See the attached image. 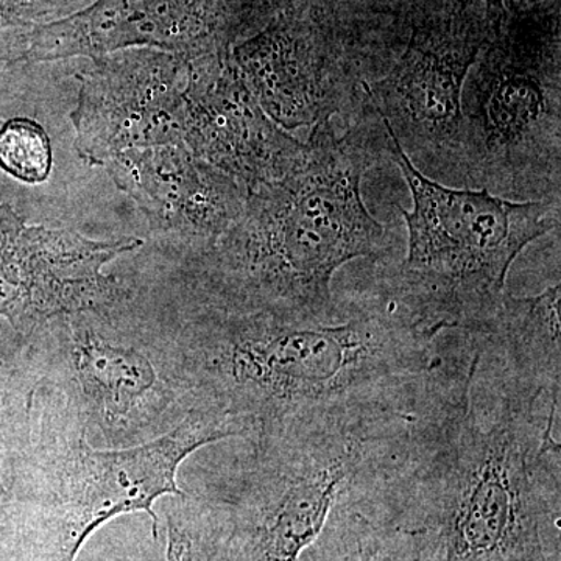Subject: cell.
Instances as JSON below:
<instances>
[{"label": "cell", "mask_w": 561, "mask_h": 561, "mask_svg": "<svg viewBox=\"0 0 561 561\" xmlns=\"http://www.w3.org/2000/svg\"><path fill=\"white\" fill-rule=\"evenodd\" d=\"M157 335L176 381L243 424L250 442L317 421L415 416L451 378L437 337L386 291L324 320L187 300L180 327Z\"/></svg>", "instance_id": "obj_1"}, {"label": "cell", "mask_w": 561, "mask_h": 561, "mask_svg": "<svg viewBox=\"0 0 561 561\" xmlns=\"http://www.w3.org/2000/svg\"><path fill=\"white\" fill-rule=\"evenodd\" d=\"M472 348L375 500L420 561H560V404L500 386L481 405Z\"/></svg>", "instance_id": "obj_2"}, {"label": "cell", "mask_w": 561, "mask_h": 561, "mask_svg": "<svg viewBox=\"0 0 561 561\" xmlns=\"http://www.w3.org/2000/svg\"><path fill=\"white\" fill-rule=\"evenodd\" d=\"M298 168L249 194L245 209L213 249L187 257V300L324 320L339 312L331 280L346 262L386 261L391 239L365 208L362 179L389 158L376 108L339 130L313 125Z\"/></svg>", "instance_id": "obj_3"}, {"label": "cell", "mask_w": 561, "mask_h": 561, "mask_svg": "<svg viewBox=\"0 0 561 561\" xmlns=\"http://www.w3.org/2000/svg\"><path fill=\"white\" fill-rule=\"evenodd\" d=\"M387 130L389 158L408 181L413 206H398L408 254L383 291L435 337L459 331L478 341L500 312L513 262L560 227L561 201L512 202L485 190L445 186L421 173L389 125Z\"/></svg>", "instance_id": "obj_4"}, {"label": "cell", "mask_w": 561, "mask_h": 561, "mask_svg": "<svg viewBox=\"0 0 561 561\" xmlns=\"http://www.w3.org/2000/svg\"><path fill=\"white\" fill-rule=\"evenodd\" d=\"M420 415L317 421L251 440L239 478L210 494L227 518L230 561H300L337 505L367 500L393 474Z\"/></svg>", "instance_id": "obj_5"}, {"label": "cell", "mask_w": 561, "mask_h": 561, "mask_svg": "<svg viewBox=\"0 0 561 561\" xmlns=\"http://www.w3.org/2000/svg\"><path fill=\"white\" fill-rule=\"evenodd\" d=\"M87 427L54 387L41 383L33 408L32 451L39 500V561H76L84 542L111 519L146 513L160 537L154 504L184 496L176 476L203 446L250 438L227 413L197 404L153 440L94 448Z\"/></svg>", "instance_id": "obj_6"}, {"label": "cell", "mask_w": 561, "mask_h": 561, "mask_svg": "<svg viewBox=\"0 0 561 561\" xmlns=\"http://www.w3.org/2000/svg\"><path fill=\"white\" fill-rule=\"evenodd\" d=\"M560 105L553 39L513 35L490 47L461 91L460 186L512 202L560 198Z\"/></svg>", "instance_id": "obj_7"}, {"label": "cell", "mask_w": 561, "mask_h": 561, "mask_svg": "<svg viewBox=\"0 0 561 561\" xmlns=\"http://www.w3.org/2000/svg\"><path fill=\"white\" fill-rule=\"evenodd\" d=\"M116 311L58 317L21 351L88 434L101 435L108 448H125L160 437L197 402L176 381L153 332L128 337Z\"/></svg>", "instance_id": "obj_8"}, {"label": "cell", "mask_w": 561, "mask_h": 561, "mask_svg": "<svg viewBox=\"0 0 561 561\" xmlns=\"http://www.w3.org/2000/svg\"><path fill=\"white\" fill-rule=\"evenodd\" d=\"M483 43L485 32L465 21L415 31L404 51L368 84L394 139L432 180L460 184L461 91Z\"/></svg>", "instance_id": "obj_9"}, {"label": "cell", "mask_w": 561, "mask_h": 561, "mask_svg": "<svg viewBox=\"0 0 561 561\" xmlns=\"http://www.w3.org/2000/svg\"><path fill=\"white\" fill-rule=\"evenodd\" d=\"M261 108L286 131L341 121L351 127L373 108L360 61L297 18H280L231 54Z\"/></svg>", "instance_id": "obj_10"}, {"label": "cell", "mask_w": 561, "mask_h": 561, "mask_svg": "<svg viewBox=\"0 0 561 561\" xmlns=\"http://www.w3.org/2000/svg\"><path fill=\"white\" fill-rule=\"evenodd\" d=\"M191 57L153 49L117 51L79 76L70 114L77 153L105 165L122 151L181 142Z\"/></svg>", "instance_id": "obj_11"}, {"label": "cell", "mask_w": 561, "mask_h": 561, "mask_svg": "<svg viewBox=\"0 0 561 561\" xmlns=\"http://www.w3.org/2000/svg\"><path fill=\"white\" fill-rule=\"evenodd\" d=\"M142 245L138 238L95 241L65 228L27 224L0 256L5 320L21 345L58 317L106 312L130 301V290L103 268Z\"/></svg>", "instance_id": "obj_12"}, {"label": "cell", "mask_w": 561, "mask_h": 561, "mask_svg": "<svg viewBox=\"0 0 561 561\" xmlns=\"http://www.w3.org/2000/svg\"><path fill=\"white\" fill-rule=\"evenodd\" d=\"M231 27L227 0H95L88 9L21 33L14 65L98 60L133 49L201 57L228 51Z\"/></svg>", "instance_id": "obj_13"}, {"label": "cell", "mask_w": 561, "mask_h": 561, "mask_svg": "<svg viewBox=\"0 0 561 561\" xmlns=\"http://www.w3.org/2000/svg\"><path fill=\"white\" fill-rule=\"evenodd\" d=\"M181 142L249 192L300 165L306 144L261 108L231 51L191 57Z\"/></svg>", "instance_id": "obj_14"}, {"label": "cell", "mask_w": 561, "mask_h": 561, "mask_svg": "<svg viewBox=\"0 0 561 561\" xmlns=\"http://www.w3.org/2000/svg\"><path fill=\"white\" fill-rule=\"evenodd\" d=\"M103 168L151 230L181 239L191 251L187 257L216 245L242 216L250 194L183 142L122 151Z\"/></svg>", "instance_id": "obj_15"}, {"label": "cell", "mask_w": 561, "mask_h": 561, "mask_svg": "<svg viewBox=\"0 0 561 561\" xmlns=\"http://www.w3.org/2000/svg\"><path fill=\"white\" fill-rule=\"evenodd\" d=\"M560 283L535 297L505 295L496 319L478 341L482 356L500 362L501 383L560 404Z\"/></svg>", "instance_id": "obj_16"}, {"label": "cell", "mask_w": 561, "mask_h": 561, "mask_svg": "<svg viewBox=\"0 0 561 561\" xmlns=\"http://www.w3.org/2000/svg\"><path fill=\"white\" fill-rule=\"evenodd\" d=\"M300 561H420V551L415 535L370 496L337 505Z\"/></svg>", "instance_id": "obj_17"}, {"label": "cell", "mask_w": 561, "mask_h": 561, "mask_svg": "<svg viewBox=\"0 0 561 561\" xmlns=\"http://www.w3.org/2000/svg\"><path fill=\"white\" fill-rule=\"evenodd\" d=\"M0 561H39L32 427L0 434Z\"/></svg>", "instance_id": "obj_18"}, {"label": "cell", "mask_w": 561, "mask_h": 561, "mask_svg": "<svg viewBox=\"0 0 561 561\" xmlns=\"http://www.w3.org/2000/svg\"><path fill=\"white\" fill-rule=\"evenodd\" d=\"M168 561H230L228 524L213 496L186 493L165 507Z\"/></svg>", "instance_id": "obj_19"}, {"label": "cell", "mask_w": 561, "mask_h": 561, "mask_svg": "<svg viewBox=\"0 0 561 561\" xmlns=\"http://www.w3.org/2000/svg\"><path fill=\"white\" fill-rule=\"evenodd\" d=\"M54 168V149L46 128L31 117L0 122V169L25 184H41Z\"/></svg>", "instance_id": "obj_20"}, {"label": "cell", "mask_w": 561, "mask_h": 561, "mask_svg": "<svg viewBox=\"0 0 561 561\" xmlns=\"http://www.w3.org/2000/svg\"><path fill=\"white\" fill-rule=\"evenodd\" d=\"M43 382L38 367L24 351L11 359H0V434L31 430Z\"/></svg>", "instance_id": "obj_21"}, {"label": "cell", "mask_w": 561, "mask_h": 561, "mask_svg": "<svg viewBox=\"0 0 561 561\" xmlns=\"http://www.w3.org/2000/svg\"><path fill=\"white\" fill-rule=\"evenodd\" d=\"M77 0H0V39L39 27Z\"/></svg>", "instance_id": "obj_22"}, {"label": "cell", "mask_w": 561, "mask_h": 561, "mask_svg": "<svg viewBox=\"0 0 561 561\" xmlns=\"http://www.w3.org/2000/svg\"><path fill=\"white\" fill-rule=\"evenodd\" d=\"M27 221L9 203H0V256L14 245Z\"/></svg>", "instance_id": "obj_23"}, {"label": "cell", "mask_w": 561, "mask_h": 561, "mask_svg": "<svg viewBox=\"0 0 561 561\" xmlns=\"http://www.w3.org/2000/svg\"><path fill=\"white\" fill-rule=\"evenodd\" d=\"M13 68V36L0 39V77Z\"/></svg>", "instance_id": "obj_24"}]
</instances>
